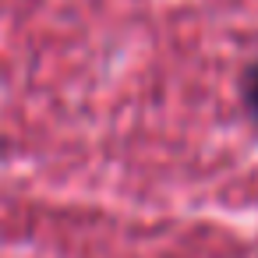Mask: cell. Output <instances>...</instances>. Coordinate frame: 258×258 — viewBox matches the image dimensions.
Wrapping results in <instances>:
<instances>
[{"label":"cell","mask_w":258,"mask_h":258,"mask_svg":"<svg viewBox=\"0 0 258 258\" xmlns=\"http://www.w3.org/2000/svg\"><path fill=\"white\" fill-rule=\"evenodd\" d=\"M244 106H247V117L258 124V64L244 75Z\"/></svg>","instance_id":"obj_1"}]
</instances>
